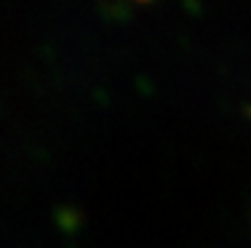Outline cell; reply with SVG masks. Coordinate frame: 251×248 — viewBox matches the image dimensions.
<instances>
[{
  "mask_svg": "<svg viewBox=\"0 0 251 248\" xmlns=\"http://www.w3.org/2000/svg\"><path fill=\"white\" fill-rule=\"evenodd\" d=\"M142 3H147V0H142Z\"/></svg>",
  "mask_w": 251,
  "mask_h": 248,
  "instance_id": "1",
  "label": "cell"
}]
</instances>
